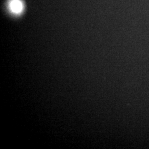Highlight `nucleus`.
I'll return each instance as SVG.
<instances>
[{"instance_id":"1","label":"nucleus","mask_w":149,"mask_h":149,"mask_svg":"<svg viewBox=\"0 0 149 149\" xmlns=\"http://www.w3.org/2000/svg\"><path fill=\"white\" fill-rule=\"evenodd\" d=\"M10 8L13 12L18 13L22 10L23 5L19 0H12L10 3Z\"/></svg>"}]
</instances>
